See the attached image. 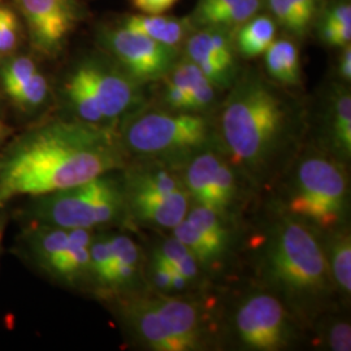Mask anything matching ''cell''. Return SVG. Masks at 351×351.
<instances>
[{
    "label": "cell",
    "mask_w": 351,
    "mask_h": 351,
    "mask_svg": "<svg viewBox=\"0 0 351 351\" xmlns=\"http://www.w3.org/2000/svg\"><path fill=\"white\" fill-rule=\"evenodd\" d=\"M120 136L107 125L51 120L0 149V211L11 202L72 188L125 167Z\"/></svg>",
    "instance_id": "1"
},
{
    "label": "cell",
    "mask_w": 351,
    "mask_h": 351,
    "mask_svg": "<svg viewBox=\"0 0 351 351\" xmlns=\"http://www.w3.org/2000/svg\"><path fill=\"white\" fill-rule=\"evenodd\" d=\"M259 275L291 316L303 322L326 311L336 290L314 228L290 215L268 230Z\"/></svg>",
    "instance_id": "2"
},
{
    "label": "cell",
    "mask_w": 351,
    "mask_h": 351,
    "mask_svg": "<svg viewBox=\"0 0 351 351\" xmlns=\"http://www.w3.org/2000/svg\"><path fill=\"white\" fill-rule=\"evenodd\" d=\"M220 129L234 163L255 181H264L291 138L288 106L271 85L245 75L226 99Z\"/></svg>",
    "instance_id": "3"
},
{
    "label": "cell",
    "mask_w": 351,
    "mask_h": 351,
    "mask_svg": "<svg viewBox=\"0 0 351 351\" xmlns=\"http://www.w3.org/2000/svg\"><path fill=\"white\" fill-rule=\"evenodd\" d=\"M124 213L123 181L112 172L72 188L30 198L23 210L26 223L88 230L116 223Z\"/></svg>",
    "instance_id": "4"
},
{
    "label": "cell",
    "mask_w": 351,
    "mask_h": 351,
    "mask_svg": "<svg viewBox=\"0 0 351 351\" xmlns=\"http://www.w3.org/2000/svg\"><path fill=\"white\" fill-rule=\"evenodd\" d=\"M349 203L342 164L323 155L303 158L289 181L285 204L290 216L324 230L339 229Z\"/></svg>",
    "instance_id": "5"
},
{
    "label": "cell",
    "mask_w": 351,
    "mask_h": 351,
    "mask_svg": "<svg viewBox=\"0 0 351 351\" xmlns=\"http://www.w3.org/2000/svg\"><path fill=\"white\" fill-rule=\"evenodd\" d=\"M119 136L126 154L182 156L207 143L211 126L206 117L195 112L147 111L130 116Z\"/></svg>",
    "instance_id": "6"
},
{
    "label": "cell",
    "mask_w": 351,
    "mask_h": 351,
    "mask_svg": "<svg viewBox=\"0 0 351 351\" xmlns=\"http://www.w3.org/2000/svg\"><path fill=\"white\" fill-rule=\"evenodd\" d=\"M291 317L275 294L252 293L239 303L234 330L239 342L250 350H280L294 337Z\"/></svg>",
    "instance_id": "7"
},
{
    "label": "cell",
    "mask_w": 351,
    "mask_h": 351,
    "mask_svg": "<svg viewBox=\"0 0 351 351\" xmlns=\"http://www.w3.org/2000/svg\"><path fill=\"white\" fill-rule=\"evenodd\" d=\"M106 45L120 66L137 82L167 77L176 65L175 47L126 30L123 26L106 36Z\"/></svg>",
    "instance_id": "8"
},
{
    "label": "cell",
    "mask_w": 351,
    "mask_h": 351,
    "mask_svg": "<svg viewBox=\"0 0 351 351\" xmlns=\"http://www.w3.org/2000/svg\"><path fill=\"white\" fill-rule=\"evenodd\" d=\"M91 90L106 123H111L138 106V84L120 66L101 60H85L75 66Z\"/></svg>",
    "instance_id": "9"
},
{
    "label": "cell",
    "mask_w": 351,
    "mask_h": 351,
    "mask_svg": "<svg viewBox=\"0 0 351 351\" xmlns=\"http://www.w3.org/2000/svg\"><path fill=\"white\" fill-rule=\"evenodd\" d=\"M33 46L46 55L62 47L75 23L73 0H20Z\"/></svg>",
    "instance_id": "10"
},
{
    "label": "cell",
    "mask_w": 351,
    "mask_h": 351,
    "mask_svg": "<svg viewBox=\"0 0 351 351\" xmlns=\"http://www.w3.org/2000/svg\"><path fill=\"white\" fill-rule=\"evenodd\" d=\"M126 213L143 226L155 228H175L189 211L188 190L173 194H154L125 191Z\"/></svg>",
    "instance_id": "11"
},
{
    "label": "cell",
    "mask_w": 351,
    "mask_h": 351,
    "mask_svg": "<svg viewBox=\"0 0 351 351\" xmlns=\"http://www.w3.org/2000/svg\"><path fill=\"white\" fill-rule=\"evenodd\" d=\"M152 302L180 351L201 349L206 326L199 310L189 301L167 295H152Z\"/></svg>",
    "instance_id": "12"
},
{
    "label": "cell",
    "mask_w": 351,
    "mask_h": 351,
    "mask_svg": "<svg viewBox=\"0 0 351 351\" xmlns=\"http://www.w3.org/2000/svg\"><path fill=\"white\" fill-rule=\"evenodd\" d=\"M66 245L68 229L38 223H26L19 241L20 252L26 261L50 278Z\"/></svg>",
    "instance_id": "13"
},
{
    "label": "cell",
    "mask_w": 351,
    "mask_h": 351,
    "mask_svg": "<svg viewBox=\"0 0 351 351\" xmlns=\"http://www.w3.org/2000/svg\"><path fill=\"white\" fill-rule=\"evenodd\" d=\"M93 232L88 229H68V245L52 274V280L71 287L88 284Z\"/></svg>",
    "instance_id": "14"
},
{
    "label": "cell",
    "mask_w": 351,
    "mask_h": 351,
    "mask_svg": "<svg viewBox=\"0 0 351 351\" xmlns=\"http://www.w3.org/2000/svg\"><path fill=\"white\" fill-rule=\"evenodd\" d=\"M112 247V272L106 298L128 294L139 275L141 252L136 242L125 234H110Z\"/></svg>",
    "instance_id": "15"
},
{
    "label": "cell",
    "mask_w": 351,
    "mask_h": 351,
    "mask_svg": "<svg viewBox=\"0 0 351 351\" xmlns=\"http://www.w3.org/2000/svg\"><path fill=\"white\" fill-rule=\"evenodd\" d=\"M261 5L262 0H199L194 21L213 27L242 25L258 13Z\"/></svg>",
    "instance_id": "16"
},
{
    "label": "cell",
    "mask_w": 351,
    "mask_h": 351,
    "mask_svg": "<svg viewBox=\"0 0 351 351\" xmlns=\"http://www.w3.org/2000/svg\"><path fill=\"white\" fill-rule=\"evenodd\" d=\"M223 159L213 151H202L193 156L184 176L189 195L198 204L215 211V178Z\"/></svg>",
    "instance_id": "17"
},
{
    "label": "cell",
    "mask_w": 351,
    "mask_h": 351,
    "mask_svg": "<svg viewBox=\"0 0 351 351\" xmlns=\"http://www.w3.org/2000/svg\"><path fill=\"white\" fill-rule=\"evenodd\" d=\"M190 21L162 14H133L126 17L123 27L133 33L152 38L165 46L177 47L178 43L188 34Z\"/></svg>",
    "instance_id": "18"
},
{
    "label": "cell",
    "mask_w": 351,
    "mask_h": 351,
    "mask_svg": "<svg viewBox=\"0 0 351 351\" xmlns=\"http://www.w3.org/2000/svg\"><path fill=\"white\" fill-rule=\"evenodd\" d=\"M328 139L335 155L342 160L351 156V97L346 88L336 90L330 101Z\"/></svg>",
    "instance_id": "19"
},
{
    "label": "cell",
    "mask_w": 351,
    "mask_h": 351,
    "mask_svg": "<svg viewBox=\"0 0 351 351\" xmlns=\"http://www.w3.org/2000/svg\"><path fill=\"white\" fill-rule=\"evenodd\" d=\"M269 75L280 84L295 86L301 82V63L297 46L288 39H277L263 53Z\"/></svg>",
    "instance_id": "20"
},
{
    "label": "cell",
    "mask_w": 351,
    "mask_h": 351,
    "mask_svg": "<svg viewBox=\"0 0 351 351\" xmlns=\"http://www.w3.org/2000/svg\"><path fill=\"white\" fill-rule=\"evenodd\" d=\"M186 52L189 60L195 64L215 86H228L233 81L234 73L229 72L217 59L210 42L207 29L189 38Z\"/></svg>",
    "instance_id": "21"
},
{
    "label": "cell",
    "mask_w": 351,
    "mask_h": 351,
    "mask_svg": "<svg viewBox=\"0 0 351 351\" xmlns=\"http://www.w3.org/2000/svg\"><path fill=\"white\" fill-rule=\"evenodd\" d=\"M236 45L239 53L245 58L263 55L276 36V23L268 16H254L239 25Z\"/></svg>",
    "instance_id": "22"
},
{
    "label": "cell",
    "mask_w": 351,
    "mask_h": 351,
    "mask_svg": "<svg viewBox=\"0 0 351 351\" xmlns=\"http://www.w3.org/2000/svg\"><path fill=\"white\" fill-rule=\"evenodd\" d=\"M326 256L335 287L343 295L351 293V239L349 230L335 229Z\"/></svg>",
    "instance_id": "23"
},
{
    "label": "cell",
    "mask_w": 351,
    "mask_h": 351,
    "mask_svg": "<svg viewBox=\"0 0 351 351\" xmlns=\"http://www.w3.org/2000/svg\"><path fill=\"white\" fill-rule=\"evenodd\" d=\"M64 90L66 99L77 114V120L94 125H107L91 90L77 68L68 77Z\"/></svg>",
    "instance_id": "24"
},
{
    "label": "cell",
    "mask_w": 351,
    "mask_h": 351,
    "mask_svg": "<svg viewBox=\"0 0 351 351\" xmlns=\"http://www.w3.org/2000/svg\"><path fill=\"white\" fill-rule=\"evenodd\" d=\"M186 219L210 241L215 250L221 256L226 255L229 243V232L220 213L213 211L210 207L198 204L188 211Z\"/></svg>",
    "instance_id": "25"
},
{
    "label": "cell",
    "mask_w": 351,
    "mask_h": 351,
    "mask_svg": "<svg viewBox=\"0 0 351 351\" xmlns=\"http://www.w3.org/2000/svg\"><path fill=\"white\" fill-rule=\"evenodd\" d=\"M173 237L178 239L204 268H213L223 258L186 217L173 228Z\"/></svg>",
    "instance_id": "26"
},
{
    "label": "cell",
    "mask_w": 351,
    "mask_h": 351,
    "mask_svg": "<svg viewBox=\"0 0 351 351\" xmlns=\"http://www.w3.org/2000/svg\"><path fill=\"white\" fill-rule=\"evenodd\" d=\"M5 94L19 108L24 111L37 110L49 97V82L45 75L38 71L24 84L13 88Z\"/></svg>",
    "instance_id": "27"
},
{
    "label": "cell",
    "mask_w": 351,
    "mask_h": 351,
    "mask_svg": "<svg viewBox=\"0 0 351 351\" xmlns=\"http://www.w3.org/2000/svg\"><path fill=\"white\" fill-rule=\"evenodd\" d=\"M158 252L163 256L168 264L186 277L189 281H193L199 274V264L191 252L176 237L165 239L163 245L158 249Z\"/></svg>",
    "instance_id": "28"
},
{
    "label": "cell",
    "mask_w": 351,
    "mask_h": 351,
    "mask_svg": "<svg viewBox=\"0 0 351 351\" xmlns=\"http://www.w3.org/2000/svg\"><path fill=\"white\" fill-rule=\"evenodd\" d=\"M38 72L37 65L27 56L10 58L0 69V81L4 93L24 84Z\"/></svg>",
    "instance_id": "29"
},
{
    "label": "cell",
    "mask_w": 351,
    "mask_h": 351,
    "mask_svg": "<svg viewBox=\"0 0 351 351\" xmlns=\"http://www.w3.org/2000/svg\"><path fill=\"white\" fill-rule=\"evenodd\" d=\"M237 194V180L230 165L221 160L215 178V211L226 213Z\"/></svg>",
    "instance_id": "30"
},
{
    "label": "cell",
    "mask_w": 351,
    "mask_h": 351,
    "mask_svg": "<svg viewBox=\"0 0 351 351\" xmlns=\"http://www.w3.org/2000/svg\"><path fill=\"white\" fill-rule=\"evenodd\" d=\"M271 12L277 21L297 36H303L310 26L302 19L293 0H267Z\"/></svg>",
    "instance_id": "31"
},
{
    "label": "cell",
    "mask_w": 351,
    "mask_h": 351,
    "mask_svg": "<svg viewBox=\"0 0 351 351\" xmlns=\"http://www.w3.org/2000/svg\"><path fill=\"white\" fill-rule=\"evenodd\" d=\"M207 33L210 37V42L213 45V51L217 59L220 60V63L223 64L229 72L234 73V66H236L234 50L229 36L226 32L220 30V27H213V26H207Z\"/></svg>",
    "instance_id": "32"
},
{
    "label": "cell",
    "mask_w": 351,
    "mask_h": 351,
    "mask_svg": "<svg viewBox=\"0 0 351 351\" xmlns=\"http://www.w3.org/2000/svg\"><path fill=\"white\" fill-rule=\"evenodd\" d=\"M19 20L12 10L3 7L0 21V58L8 56L17 46Z\"/></svg>",
    "instance_id": "33"
},
{
    "label": "cell",
    "mask_w": 351,
    "mask_h": 351,
    "mask_svg": "<svg viewBox=\"0 0 351 351\" xmlns=\"http://www.w3.org/2000/svg\"><path fill=\"white\" fill-rule=\"evenodd\" d=\"M215 85L208 80H202L189 93L188 112H201L211 107L215 101Z\"/></svg>",
    "instance_id": "34"
},
{
    "label": "cell",
    "mask_w": 351,
    "mask_h": 351,
    "mask_svg": "<svg viewBox=\"0 0 351 351\" xmlns=\"http://www.w3.org/2000/svg\"><path fill=\"white\" fill-rule=\"evenodd\" d=\"M175 271L158 251H154L150 262V276L156 288L172 291V274Z\"/></svg>",
    "instance_id": "35"
},
{
    "label": "cell",
    "mask_w": 351,
    "mask_h": 351,
    "mask_svg": "<svg viewBox=\"0 0 351 351\" xmlns=\"http://www.w3.org/2000/svg\"><path fill=\"white\" fill-rule=\"evenodd\" d=\"M326 343L335 351H350L351 328L346 322H336L329 326L326 333Z\"/></svg>",
    "instance_id": "36"
},
{
    "label": "cell",
    "mask_w": 351,
    "mask_h": 351,
    "mask_svg": "<svg viewBox=\"0 0 351 351\" xmlns=\"http://www.w3.org/2000/svg\"><path fill=\"white\" fill-rule=\"evenodd\" d=\"M165 104L178 112H188L189 91L185 88H180L169 80L165 82L163 94Z\"/></svg>",
    "instance_id": "37"
},
{
    "label": "cell",
    "mask_w": 351,
    "mask_h": 351,
    "mask_svg": "<svg viewBox=\"0 0 351 351\" xmlns=\"http://www.w3.org/2000/svg\"><path fill=\"white\" fill-rule=\"evenodd\" d=\"M320 36L323 42L333 47H343L350 45L351 24L339 26L320 25Z\"/></svg>",
    "instance_id": "38"
},
{
    "label": "cell",
    "mask_w": 351,
    "mask_h": 351,
    "mask_svg": "<svg viewBox=\"0 0 351 351\" xmlns=\"http://www.w3.org/2000/svg\"><path fill=\"white\" fill-rule=\"evenodd\" d=\"M351 24V5L349 1H342L332 5L326 11L320 25L339 26Z\"/></svg>",
    "instance_id": "39"
},
{
    "label": "cell",
    "mask_w": 351,
    "mask_h": 351,
    "mask_svg": "<svg viewBox=\"0 0 351 351\" xmlns=\"http://www.w3.org/2000/svg\"><path fill=\"white\" fill-rule=\"evenodd\" d=\"M178 0H132L133 5L142 13L162 14L169 11Z\"/></svg>",
    "instance_id": "40"
},
{
    "label": "cell",
    "mask_w": 351,
    "mask_h": 351,
    "mask_svg": "<svg viewBox=\"0 0 351 351\" xmlns=\"http://www.w3.org/2000/svg\"><path fill=\"white\" fill-rule=\"evenodd\" d=\"M302 19L310 26L314 20L315 13L317 11V0H293Z\"/></svg>",
    "instance_id": "41"
},
{
    "label": "cell",
    "mask_w": 351,
    "mask_h": 351,
    "mask_svg": "<svg viewBox=\"0 0 351 351\" xmlns=\"http://www.w3.org/2000/svg\"><path fill=\"white\" fill-rule=\"evenodd\" d=\"M339 72L341 78L346 82L351 80V49L350 45L343 46V51L339 58Z\"/></svg>",
    "instance_id": "42"
},
{
    "label": "cell",
    "mask_w": 351,
    "mask_h": 351,
    "mask_svg": "<svg viewBox=\"0 0 351 351\" xmlns=\"http://www.w3.org/2000/svg\"><path fill=\"white\" fill-rule=\"evenodd\" d=\"M7 224H8V215L5 213V210H3L0 211V256L3 252V243H4Z\"/></svg>",
    "instance_id": "43"
},
{
    "label": "cell",
    "mask_w": 351,
    "mask_h": 351,
    "mask_svg": "<svg viewBox=\"0 0 351 351\" xmlns=\"http://www.w3.org/2000/svg\"><path fill=\"white\" fill-rule=\"evenodd\" d=\"M11 136H12V129L0 120V149L4 146V143L8 139L11 138Z\"/></svg>",
    "instance_id": "44"
},
{
    "label": "cell",
    "mask_w": 351,
    "mask_h": 351,
    "mask_svg": "<svg viewBox=\"0 0 351 351\" xmlns=\"http://www.w3.org/2000/svg\"><path fill=\"white\" fill-rule=\"evenodd\" d=\"M1 14H3V5H0V21H1Z\"/></svg>",
    "instance_id": "45"
}]
</instances>
